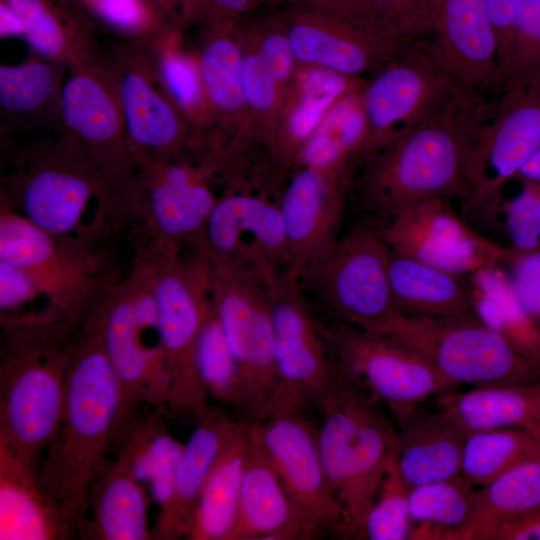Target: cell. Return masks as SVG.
<instances>
[{
	"label": "cell",
	"instance_id": "8fae6325",
	"mask_svg": "<svg viewBox=\"0 0 540 540\" xmlns=\"http://www.w3.org/2000/svg\"><path fill=\"white\" fill-rule=\"evenodd\" d=\"M462 86L433 40L404 42L361 91L368 126L362 163L435 112Z\"/></svg>",
	"mask_w": 540,
	"mask_h": 540
},
{
	"label": "cell",
	"instance_id": "9f6ffc18",
	"mask_svg": "<svg viewBox=\"0 0 540 540\" xmlns=\"http://www.w3.org/2000/svg\"><path fill=\"white\" fill-rule=\"evenodd\" d=\"M293 7L335 16L357 25L376 29L364 0H290Z\"/></svg>",
	"mask_w": 540,
	"mask_h": 540
},
{
	"label": "cell",
	"instance_id": "94428289",
	"mask_svg": "<svg viewBox=\"0 0 540 540\" xmlns=\"http://www.w3.org/2000/svg\"><path fill=\"white\" fill-rule=\"evenodd\" d=\"M516 179H527L540 182V146L531 160L519 172Z\"/></svg>",
	"mask_w": 540,
	"mask_h": 540
},
{
	"label": "cell",
	"instance_id": "816d5d0a",
	"mask_svg": "<svg viewBox=\"0 0 540 540\" xmlns=\"http://www.w3.org/2000/svg\"><path fill=\"white\" fill-rule=\"evenodd\" d=\"M280 83L256 51L244 55L246 104L258 112L270 110L277 99Z\"/></svg>",
	"mask_w": 540,
	"mask_h": 540
},
{
	"label": "cell",
	"instance_id": "277c9868",
	"mask_svg": "<svg viewBox=\"0 0 540 540\" xmlns=\"http://www.w3.org/2000/svg\"><path fill=\"white\" fill-rule=\"evenodd\" d=\"M0 443L40 470L58 427L81 325L59 316L0 321Z\"/></svg>",
	"mask_w": 540,
	"mask_h": 540
},
{
	"label": "cell",
	"instance_id": "4dcf8cb0",
	"mask_svg": "<svg viewBox=\"0 0 540 540\" xmlns=\"http://www.w3.org/2000/svg\"><path fill=\"white\" fill-rule=\"evenodd\" d=\"M389 278L395 302L408 317L476 316L468 276L454 275L391 251Z\"/></svg>",
	"mask_w": 540,
	"mask_h": 540
},
{
	"label": "cell",
	"instance_id": "60d3db41",
	"mask_svg": "<svg viewBox=\"0 0 540 540\" xmlns=\"http://www.w3.org/2000/svg\"><path fill=\"white\" fill-rule=\"evenodd\" d=\"M196 366L208 397L242 411L239 368L213 304L198 337Z\"/></svg>",
	"mask_w": 540,
	"mask_h": 540
},
{
	"label": "cell",
	"instance_id": "e575fe53",
	"mask_svg": "<svg viewBox=\"0 0 540 540\" xmlns=\"http://www.w3.org/2000/svg\"><path fill=\"white\" fill-rule=\"evenodd\" d=\"M540 509V457L477 487L471 516L458 540H487L497 527Z\"/></svg>",
	"mask_w": 540,
	"mask_h": 540
},
{
	"label": "cell",
	"instance_id": "bcb514c9",
	"mask_svg": "<svg viewBox=\"0 0 540 540\" xmlns=\"http://www.w3.org/2000/svg\"><path fill=\"white\" fill-rule=\"evenodd\" d=\"M520 192L504 200L499 213L505 217V229L510 244L516 251L540 249V182L521 179Z\"/></svg>",
	"mask_w": 540,
	"mask_h": 540
},
{
	"label": "cell",
	"instance_id": "484cf974",
	"mask_svg": "<svg viewBox=\"0 0 540 540\" xmlns=\"http://www.w3.org/2000/svg\"><path fill=\"white\" fill-rule=\"evenodd\" d=\"M166 413L142 403L122 402L112 435L110 455L137 480L149 485L158 507L169 498L184 449L169 431Z\"/></svg>",
	"mask_w": 540,
	"mask_h": 540
},
{
	"label": "cell",
	"instance_id": "b9f144b4",
	"mask_svg": "<svg viewBox=\"0 0 540 540\" xmlns=\"http://www.w3.org/2000/svg\"><path fill=\"white\" fill-rule=\"evenodd\" d=\"M411 488L398 468L396 452L387 463L362 536L370 540L408 539L412 523L409 513Z\"/></svg>",
	"mask_w": 540,
	"mask_h": 540
},
{
	"label": "cell",
	"instance_id": "5b68a950",
	"mask_svg": "<svg viewBox=\"0 0 540 540\" xmlns=\"http://www.w3.org/2000/svg\"><path fill=\"white\" fill-rule=\"evenodd\" d=\"M381 404L336 365L318 400V446L330 487L343 510L341 534L362 536L389 459L397 452V431Z\"/></svg>",
	"mask_w": 540,
	"mask_h": 540
},
{
	"label": "cell",
	"instance_id": "7c38bea8",
	"mask_svg": "<svg viewBox=\"0 0 540 540\" xmlns=\"http://www.w3.org/2000/svg\"><path fill=\"white\" fill-rule=\"evenodd\" d=\"M324 331L337 367L384 405L395 421L457 387L429 358L394 337L338 320Z\"/></svg>",
	"mask_w": 540,
	"mask_h": 540
},
{
	"label": "cell",
	"instance_id": "ac0fdd59",
	"mask_svg": "<svg viewBox=\"0 0 540 540\" xmlns=\"http://www.w3.org/2000/svg\"><path fill=\"white\" fill-rule=\"evenodd\" d=\"M121 46L109 60L136 162L179 154L186 126L156 61L141 44Z\"/></svg>",
	"mask_w": 540,
	"mask_h": 540
},
{
	"label": "cell",
	"instance_id": "7a4b0ae2",
	"mask_svg": "<svg viewBox=\"0 0 540 540\" xmlns=\"http://www.w3.org/2000/svg\"><path fill=\"white\" fill-rule=\"evenodd\" d=\"M1 199L42 230L92 247L136 219L135 180L107 172L68 135L25 152Z\"/></svg>",
	"mask_w": 540,
	"mask_h": 540
},
{
	"label": "cell",
	"instance_id": "6f0895ef",
	"mask_svg": "<svg viewBox=\"0 0 540 540\" xmlns=\"http://www.w3.org/2000/svg\"><path fill=\"white\" fill-rule=\"evenodd\" d=\"M487 540H540V509L497 527Z\"/></svg>",
	"mask_w": 540,
	"mask_h": 540
},
{
	"label": "cell",
	"instance_id": "7402d4cb",
	"mask_svg": "<svg viewBox=\"0 0 540 540\" xmlns=\"http://www.w3.org/2000/svg\"><path fill=\"white\" fill-rule=\"evenodd\" d=\"M280 16L296 61L348 76L375 72L404 43L377 29L302 8L292 7Z\"/></svg>",
	"mask_w": 540,
	"mask_h": 540
},
{
	"label": "cell",
	"instance_id": "3957f363",
	"mask_svg": "<svg viewBox=\"0 0 540 540\" xmlns=\"http://www.w3.org/2000/svg\"><path fill=\"white\" fill-rule=\"evenodd\" d=\"M121 403L120 382L91 312L71 348L60 421L39 471L43 489L75 526L87 517L91 485L111 453Z\"/></svg>",
	"mask_w": 540,
	"mask_h": 540
},
{
	"label": "cell",
	"instance_id": "4316f807",
	"mask_svg": "<svg viewBox=\"0 0 540 540\" xmlns=\"http://www.w3.org/2000/svg\"><path fill=\"white\" fill-rule=\"evenodd\" d=\"M251 446L237 517L227 540H290L315 536L286 492L250 421Z\"/></svg>",
	"mask_w": 540,
	"mask_h": 540
},
{
	"label": "cell",
	"instance_id": "8992f818",
	"mask_svg": "<svg viewBox=\"0 0 540 540\" xmlns=\"http://www.w3.org/2000/svg\"><path fill=\"white\" fill-rule=\"evenodd\" d=\"M149 277L169 373L168 411L195 414L208 395L196 366L198 337L211 308L210 261L202 243L146 241L135 255Z\"/></svg>",
	"mask_w": 540,
	"mask_h": 540
},
{
	"label": "cell",
	"instance_id": "1f68e13d",
	"mask_svg": "<svg viewBox=\"0 0 540 540\" xmlns=\"http://www.w3.org/2000/svg\"><path fill=\"white\" fill-rule=\"evenodd\" d=\"M250 446V421H240L205 481L187 539H228L237 517Z\"/></svg>",
	"mask_w": 540,
	"mask_h": 540
},
{
	"label": "cell",
	"instance_id": "d6a6232c",
	"mask_svg": "<svg viewBox=\"0 0 540 540\" xmlns=\"http://www.w3.org/2000/svg\"><path fill=\"white\" fill-rule=\"evenodd\" d=\"M436 398L438 407L451 414L468 433L514 428L540 441V382L453 391Z\"/></svg>",
	"mask_w": 540,
	"mask_h": 540
},
{
	"label": "cell",
	"instance_id": "db71d44e",
	"mask_svg": "<svg viewBox=\"0 0 540 540\" xmlns=\"http://www.w3.org/2000/svg\"><path fill=\"white\" fill-rule=\"evenodd\" d=\"M484 1L497 37V75L500 76L509 53L513 23L523 0Z\"/></svg>",
	"mask_w": 540,
	"mask_h": 540
},
{
	"label": "cell",
	"instance_id": "cb8c5ba5",
	"mask_svg": "<svg viewBox=\"0 0 540 540\" xmlns=\"http://www.w3.org/2000/svg\"><path fill=\"white\" fill-rule=\"evenodd\" d=\"M431 34L463 86L486 93L497 82V37L484 0H430Z\"/></svg>",
	"mask_w": 540,
	"mask_h": 540
},
{
	"label": "cell",
	"instance_id": "8d00e7d4",
	"mask_svg": "<svg viewBox=\"0 0 540 540\" xmlns=\"http://www.w3.org/2000/svg\"><path fill=\"white\" fill-rule=\"evenodd\" d=\"M205 21L210 32L198 63L201 89L216 112L236 114L247 105L244 54L232 36L236 19L212 18Z\"/></svg>",
	"mask_w": 540,
	"mask_h": 540
},
{
	"label": "cell",
	"instance_id": "d4e9b609",
	"mask_svg": "<svg viewBox=\"0 0 540 540\" xmlns=\"http://www.w3.org/2000/svg\"><path fill=\"white\" fill-rule=\"evenodd\" d=\"M239 423L209 404L195 414V425L177 464L171 494L158 507L153 540L186 537L205 481Z\"/></svg>",
	"mask_w": 540,
	"mask_h": 540
},
{
	"label": "cell",
	"instance_id": "ee69618b",
	"mask_svg": "<svg viewBox=\"0 0 540 540\" xmlns=\"http://www.w3.org/2000/svg\"><path fill=\"white\" fill-rule=\"evenodd\" d=\"M373 26L405 42L431 34L430 0H364Z\"/></svg>",
	"mask_w": 540,
	"mask_h": 540
},
{
	"label": "cell",
	"instance_id": "f546056e",
	"mask_svg": "<svg viewBox=\"0 0 540 540\" xmlns=\"http://www.w3.org/2000/svg\"><path fill=\"white\" fill-rule=\"evenodd\" d=\"M150 489L114 458L101 465L89 492L87 517L76 524L82 540H153Z\"/></svg>",
	"mask_w": 540,
	"mask_h": 540
},
{
	"label": "cell",
	"instance_id": "9a60e30c",
	"mask_svg": "<svg viewBox=\"0 0 540 540\" xmlns=\"http://www.w3.org/2000/svg\"><path fill=\"white\" fill-rule=\"evenodd\" d=\"M268 283L279 376V392L271 413L316 406L336 368L324 325L315 316L298 281L272 271Z\"/></svg>",
	"mask_w": 540,
	"mask_h": 540
},
{
	"label": "cell",
	"instance_id": "7bdbcfd3",
	"mask_svg": "<svg viewBox=\"0 0 540 540\" xmlns=\"http://www.w3.org/2000/svg\"><path fill=\"white\" fill-rule=\"evenodd\" d=\"M540 75V0H523L513 23L497 91L531 83Z\"/></svg>",
	"mask_w": 540,
	"mask_h": 540
},
{
	"label": "cell",
	"instance_id": "44dd1931",
	"mask_svg": "<svg viewBox=\"0 0 540 540\" xmlns=\"http://www.w3.org/2000/svg\"><path fill=\"white\" fill-rule=\"evenodd\" d=\"M356 171L301 166L279 198L288 257L283 275L298 281L340 238L345 202Z\"/></svg>",
	"mask_w": 540,
	"mask_h": 540
},
{
	"label": "cell",
	"instance_id": "11a10c76",
	"mask_svg": "<svg viewBox=\"0 0 540 540\" xmlns=\"http://www.w3.org/2000/svg\"><path fill=\"white\" fill-rule=\"evenodd\" d=\"M162 67L163 77L176 101L186 106L195 103L201 89L198 70L177 58H171Z\"/></svg>",
	"mask_w": 540,
	"mask_h": 540
},
{
	"label": "cell",
	"instance_id": "f35d334b",
	"mask_svg": "<svg viewBox=\"0 0 540 540\" xmlns=\"http://www.w3.org/2000/svg\"><path fill=\"white\" fill-rule=\"evenodd\" d=\"M540 457V441L514 428L483 429L466 437L460 475L484 486L512 467Z\"/></svg>",
	"mask_w": 540,
	"mask_h": 540
},
{
	"label": "cell",
	"instance_id": "f6af8a7d",
	"mask_svg": "<svg viewBox=\"0 0 540 540\" xmlns=\"http://www.w3.org/2000/svg\"><path fill=\"white\" fill-rule=\"evenodd\" d=\"M43 316L63 317L28 274L0 261V321Z\"/></svg>",
	"mask_w": 540,
	"mask_h": 540
},
{
	"label": "cell",
	"instance_id": "9c48e42d",
	"mask_svg": "<svg viewBox=\"0 0 540 540\" xmlns=\"http://www.w3.org/2000/svg\"><path fill=\"white\" fill-rule=\"evenodd\" d=\"M391 250L374 228L355 222L298 282L334 319L378 335H394L406 320L389 278Z\"/></svg>",
	"mask_w": 540,
	"mask_h": 540
},
{
	"label": "cell",
	"instance_id": "d590c367",
	"mask_svg": "<svg viewBox=\"0 0 540 540\" xmlns=\"http://www.w3.org/2000/svg\"><path fill=\"white\" fill-rule=\"evenodd\" d=\"M477 317L540 368V332L521 305L503 265L468 275Z\"/></svg>",
	"mask_w": 540,
	"mask_h": 540
},
{
	"label": "cell",
	"instance_id": "52a82bcc",
	"mask_svg": "<svg viewBox=\"0 0 540 540\" xmlns=\"http://www.w3.org/2000/svg\"><path fill=\"white\" fill-rule=\"evenodd\" d=\"M272 271L278 270L266 263L210 261L212 304L239 368L241 412L251 421L269 416L279 392L268 283Z\"/></svg>",
	"mask_w": 540,
	"mask_h": 540
},
{
	"label": "cell",
	"instance_id": "e0dca14e",
	"mask_svg": "<svg viewBox=\"0 0 540 540\" xmlns=\"http://www.w3.org/2000/svg\"><path fill=\"white\" fill-rule=\"evenodd\" d=\"M377 231L392 252L458 276L503 265L508 253L442 199L413 204Z\"/></svg>",
	"mask_w": 540,
	"mask_h": 540
},
{
	"label": "cell",
	"instance_id": "ab89813d",
	"mask_svg": "<svg viewBox=\"0 0 540 540\" xmlns=\"http://www.w3.org/2000/svg\"><path fill=\"white\" fill-rule=\"evenodd\" d=\"M68 65L43 58L18 65L0 66V107L11 119L35 117L48 108H59L63 72Z\"/></svg>",
	"mask_w": 540,
	"mask_h": 540
},
{
	"label": "cell",
	"instance_id": "681fc988",
	"mask_svg": "<svg viewBox=\"0 0 540 540\" xmlns=\"http://www.w3.org/2000/svg\"><path fill=\"white\" fill-rule=\"evenodd\" d=\"M339 100L328 95L301 92V98L290 116L288 126L294 160L327 112Z\"/></svg>",
	"mask_w": 540,
	"mask_h": 540
},
{
	"label": "cell",
	"instance_id": "91938a15",
	"mask_svg": "<svg viewBox=\"0 0 540 540\" xmlns=\"http://www.w3.org/2000/svg\"><path fill=\"white\" fill-rule=\"evenodd\" d=\"M188 0H145L155 16L164 24H171Z\"/></svg>",
	"mask_w": 540,
	"mask_h": 540
},
{
	"label": "cell",
	"instance_id": "6da1fadb",
	"mask_svg": "<svg viewBox=\"0 0 540 540\" xmlns=\"http://www.w3.org/2000/svg\"><path fill=\"white\" fill-rule=\"evenodd\" d=\"M496 100L462 86L445 104L363 162L349 195L357 223L384 228L403 209L462 200L468 158Z\"/></svg>",
	"mask_w": 540,
	"mask_h": 540
},
{
	"label": "cell",
	"instance_id": "f907efd6",
	"mask_svg": "<svg viewBox=\"0 0 540 540\" xmlns=\"http://www.w3.org/2000/svg\"><path fill=\"white\" fill-rule=\"evenodd\" d=\"M259 31L257 52L271 69L278 82H285L292 74L296 61L281 16L270 20Z\"/></svg>",
	"mask_w": 540,
	"mask_h": 540
},
{
	"label": "cell",
	"instance_id": "836d02e7",
	"mask_svg": "<svg viewBox=\"0 0 540 540\" xmlns=\"http://www.w3.org/2000/svg\"><path fill=\"white\" fill-rule=\"evenodd\" d=\"M21 19L35 52L69 65L94 52L92 20L70 0H0Z\"/></svg>",
	"mask_w": 540,
	"mask_h": 540
},
{
	"label": "cell",
	"instance_id": "6125c7cd",
	"mask_svg": "<svg viewBox=\"0 0 540 540\" xmlns=\"http://www.w3.org/2000/svg\"><path fill=\"white\" fill-rule=\"evenodd\" d=\"M531 83L540 85V75L535 80H533Z\"/></svg>",
	"mask_w": 540,
	"mask_h": 540
},
{
	"label": "cell",
	"instance_id": "5bb4252c",
	"mask_svg": "<svg viewBox=\"0 0 540 540\" xmlns=\"http://www.w3.org/2000/svg\"><path fill=\"white\" fill-rule=\"evenodd\" d=\"M539 146L540 85L529 83L502 91L469 155L460 216L496 218L505 186L516 179Z\"/></svg>",
	"mask_w": 540,
	"mask_h": 540
},
{
	"label": "cell",
	"instance_id": "c3c4849f",
	"mask_svg": "<svg viewBox=\"0 0 540 540\" xmlns=\"http://www.w3.org/2000/svg\"><path fill=\"white\" fill-rule=\"evenodd\" d=\"M503 266L521 305L540 332V249L522 252L508 247Z\"/></svg>",
	"mask_w": 540,
	"mask_h": 540
},
{
	"label": "cell",
	"instance_id": "d6986e66",
	"mask_svg": "<svg viewBox=\"0 0 540 540\" xmlns=\"http://www.w3.org/2000/svg\"><path fill=\"white\" fill-rule=\"evenodd\" d=\"M255 422L267 457L314 535L340 532L343 510L325 473L317 429L293 408L275 410Z\"/></svg>",
	"mask_w": 540,
	"mask_h": 540
},
{
	"label": "cell",
	"instance_id": "680465c9",
	"mask_svg": "<svg viewBox=\"0 0 540 540\" xmlns=\"http://www.w3.org/2000/svg\"><path fill=\"white\" fill-rule=\"evenodd\" d=\"M25 28L19 16L5 3L0 1V36L1 38L24 37Z\"/></svg>",
	"mask_w": 540,
	"mask_h": 540
},
{
	"label": "cell",
	"instance_id": "74e56055",
	"mask_svg": "<svg viewBox=\"0 0 540 540\" xmlns=\"http://www.w3.org/2000/svg\"><path fill=\"white\" fill-rule=\"evenodd\" d=\"M475 486L461 475L411 488L408 539L458 540L474 505Z\"/></svg>",
	"mask_w": 540,
	"mask_h": 540
},
{
	"label": "cell",
	"instance_id": "ffe728a7",
	"mask_svg": "<svg viewBox=\"0 0 540 540\" xmlns=\"http://www.w3.org/2000/svg\"><path fill=\"white\" fill-rule=\"evenodd\" d=\"M177 155L138 162L136 219L147 241L186 245L200 241L218 200L206 171L177 160Z\"/></svg>",
	"mask_w": 540,
	"mask_h": 540
},
{
	"label": "cell",
	"instance_id": "603a6c76",
	"mask_svg": "<svg viewBox=\"0 0 540 540\" xmlns=\"http://www.w3.org/2000/svg\"><path fill=\"white\" fill-rule=\"evenodd\" d=\"M202 245L211 262H264L284 272L287 237L278 203L248 193L221 195L205 225Z\"/></svg>",
	"mask_w": 540,
	"mask_h": 540
},
{
	"label": "cell",
	"instance_id": "ba28073f",
	"mask_svg": "<svg viewBox=\"0 0 540 540\" xmlns=\"http://www.w3.org/2000/svg\"><path fill=\"white\" fill-rule=\"evenodd\" d=\"M0 261L28 274L55 310L83 324L119 274L107 247L60 238L37 227L1 199Z\"/></svg>",
	"mask_w": 540,
	"mask_h": 540
},
{
	"label": "cell",
	"instance_id": "f5cc1de1",
	"mask_svg": "<svg viewBox=\"0 0 540 540\" xmlns=\"http://www.w3.org/2000/svg\"><path fill=\"white\" fill-rule=\"evenodd\" d=\"M263 0H188L180 10L173 24L179 27L192 20L231 18L245 14Z\"/></svg>",
	"mask_w": 540,
	"mask_h": 540
},
{
	"label": "cell",
	"instance_id": "4fadbf2b",
	"mask_svg": "<svg viewBox=\"0 0 540 540\" xmlns=\"http://www.w3.org/2000/svg\"><path fill=\"white\" fill-rule=\"evenodd\" d=\"M391 337L429 358L457 387L540 382V368L477 315L445 319L407 316Z\"/></svg>",
	"mask_w": 540,
	"mask_h": 540
},
{
	"label": "cell",
	"instance_id": "7dc6e473",
	"mask_svg": "<svg viewBox=\"0 0 540 540\" xmlns=\"http://www.w3.org/2000/svg\"><path fill=\"white\" fill-rule=\"evenodd\" d=\"M91 20L125 32L150 34L162 26L145 0H70Z\"/></svg>",
	"mask_w": 540,
	"mask_h": 540
},
{
	"label": "cell",
	"instance_id": "83f0119b",
	"mask_svg": "<svg viewBox=\"0 0 540 540\" xmlns=\"http://www.w3.org/2000/svg\"><path fill=\"white\" fill-rule=\"evenodd\" d=\"M39 471L0 443V540L78 539L75 524L43 489Z\"/></svg>",
	"mask_w": 540,
	"mask_h": 540
},
{
	"label": "cell",
	"instance_id": "2e32d148",
	"mask_svg": "<svg viewBox=\"0 0 540 540\" xmlns=\"http://www.w3.org/2000/svg\"><path fill=\"white\" fill-rule=\"evenodd\" d=\"M66 135L107 172L131 181L137 164L130 152L123 109L109 60L95 52L68 65L60 97Z\"/></svg>",
	"mask_w": 540,
	"mask_h": 540
},
{
	"label": "cell",
	"instance_id": "f1b7e54d",
	"mask_svg": "<svg viewBox=\"0 0 540 540\" xmlns=\"http://www.w3.org/2000/svg\"><path fill=\"white\" fill-rule=\"evenodd\" d=\"M396 423L397 464L411 487L460 475L468 432L451 414L419 406Z\"/></svg>",
	"mask_w": 540,
	"mask_h": 540
},
{
	"label": "cell",
	"instance_id": "30bf717a",
	"mask_svg": "<svg viewBox=\"0 0 540 540\" xmlns=\"http://www.w3.org/2000/svg\"><path fill=\"white\" fill-rule=\"evenodd\" d=\"M92 311L120 382L122 402L167 413L170 379L157 310L149 277L136 256Z\"/></svg>",
	"mask_w": 540,
	"mask_h": 540
}]
</instances>
